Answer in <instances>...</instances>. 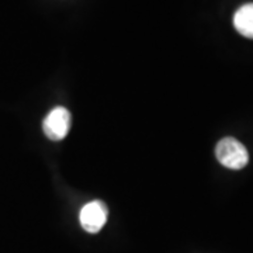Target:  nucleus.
Masks as SVG:
<instances>
[{
	"label": "nucleus",
	"mask_w": 253,
	"mask_h": 253,
	"mask_svg": "<svg viewBox=\"0 0 253 253\" xmlns=\"http://www.w3.org/2000/svg\"><path fill=\"white\" fill-rule=\"evenodd\" d=\"M218 162L232 170H241L249 162V154L244 145L232 136L222 138L215 148Z\"/></svg>",
	"instance_id": "obj_1"
},
{
	"label": "nucleus",
	"mask_w": 253,
	"mask_h": 253,
	"mask_svg": "<svg viewBox=\"0 0 253 253\" xmlns=\"http://www.w3.org/2000/svg\"><path fill=\"white\" fill-rule=\"evenodd\" d=\"M234 26L241 36L253 38V3L244 4L236 10L234 16Z\"/></svg>",
	"instance_id": "obj_4"
},
{
	"label": "nucleus",
	"mask_w": 253,
	"mask_h": 253,
	"mask_svg": "<svg viewBox=\"0 0 253 253\" xmlns=\"http://www.w3.org/2000/svg\"><path fill=\"white\" fill-rule=\"evenodd\" d=\"M71 113L65 107H56L44 120V132L52 141H61L71 129Z\"/></svg>",
	"instance_id": "obj_2"
},
{
	"label": "nucleus",
	"mask_w": 253,
	"mask_h": 253,
	"mask_svg": "<svg viewBox=\"0 0 253 253\" xmlns=\"http://www.w3.org/2000/svg\"><path fill=\"white\" fill-rule=\"evenodd\" d=\"M82 228L86 232L96 234L107 222V207L101 201H91L87 203L81 210L79 214Z\"/></svg>",
	"instance_id": "obj_3"
}]
</instances>
